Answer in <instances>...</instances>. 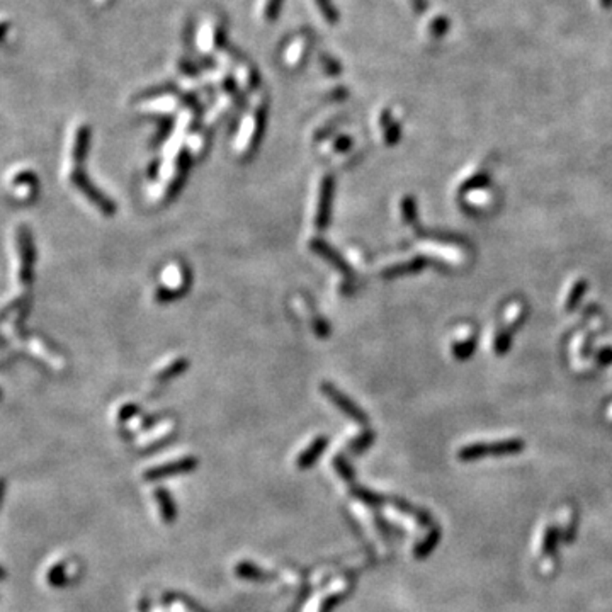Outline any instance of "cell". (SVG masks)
Segmentation results:
<instances>
[{
  "instance_id": "21",
  "label": "cell",
  "mask_w": 612,
  "mask_h": 612,
  "mask_svg": "<svg viewBox=\"0 0 612 612\" xmlns=\"http://www.w3.org/2000/svg\"><path fill=\"white\" fill-rule=\"evenodd\" d=\"M185 367H187V363H185V359L174 360V363L170 364L169 367H165V369H163L162 373L159 374V381H167V380H170V378L177 376V374H181L182 371H185Z\"/></svg>"
},
{
  "instance_id": "25",
  "label": "cell",
  "mask_w": 612,
  "mask_h": 612,
  "mask_svg": "<svg viewBox=\"0 0 612 612\" xmlns=\"http://www.w3.org/2000/svg\"><path fill=\"white\" fill-rule=\"evenodd\" d=\"M335 468L338 469V471H340V475L344 476L345 480H352V469L349 468L347 466V462L344 461V459H338V458H335Z\"/></svg>"
},
{
  "instance_id": "11",
  "label": "cell",
  "mask_w": 612,
  "mask_h": 612,
  "mask_svg": "<svg viewBox=\"0 0 612 612\" xmlns=\"http://www.w3.org/2000/svg\"><path fill=\"white\" fill-rule=\"evenodd\" d=\"M327 444H329V439H327V437H323V436L316 437V439L313 440L308 447H306L305 453L301 454V456H298V459H296L298 468L306 469V468H309V466L315 465V461L318 459L320 454L325 451Z\"/></svg>"
},
{
  "instance_id": "7",
  "label": "cell",
  "mask_w": 612,
  "mask_h": 612,
  "mask_svg": "<svg viewBox=\"0 0 612 612\" xmlns=\"http://www.w3.org/2000/svg\"><path fill=\"white\" fill-rule=\"evenodd\" d=\"M322 391L325 393V396H329L330 402L334 403L335 407H338V410H342L345 415H349V417L359 422V424H367L366 414H364L352 400H349L344 393L338 391L334 385H330V382H323Z\"/></svg>"
},
{
  "instance_id": "16",
  "label": "cell",
  "mask_w": 612,
  "mask_h": 612,
  "mask_svg": "<svg viewBox=\"0 0 612 612\" xmlns=\"http://www.w3.org/2000/svg\"><path fill=\"white\" fill-rule=\"evenodd\" d=\"M155 497L156 500H159L160 510H162V519L165 520L167 524H172L174 520H176V505H174L170 495L167 493L163 488H159V490L155 491Z\"/></svg>"
},
{
  "instance_id": "14",
  "label": "cell",
  "mask_w": 612,
  "mask_h": 612,
  "mask_svg": "<svg viewBox=\"0 0 612 612\" xmlns=\"http://www.w3.org/2000/svg\"><path fill=\"white\" fill-rule=\"evenodd\" d=\"M309 245H312V250H315L316 254H320L322 257H325V261H329L332 265H335L337 269H340L345 276L351 274V272H349L347 264H345V262L342 261V257H338V254L335 252L334 249H330L325 242H322V240H313Z\"/></svg>"
},
{
  "instance_id": "27",
  "label": "cell",
  "mask_w": 612,
  "mask_h": 612,
  "mask_svg": "<svg viewBox=\"0 0 612 612\" xmlns=\"http://www.w3.org/2000/svg\"><path fill=\"white\" fill-rule=\"evenodd\" d=\"M3 495H6V482H3V480H0V507H2Z\"/></svg>"
},
{
  "instance_id": "13",
  "label": "cell",
  "mask_w": 612,
  "mask_h": 612,
  "mask_svg": "<svg viewBox=\"0 0 612 612\" xmlns=\"http://www.w3.org/2000/svg\"><path fill=\"white\" fill-rule=\"evenodd\" d=\"M284 0H258L257 2V16L261 23L271 24L279 17L283 9Z\"/></svg>"
},
{
  "instance_id": "1",
  "label": "cell",
  "mask_w": 612,
  "mask_h": 612,
  "mask_svg": "<svg viewBox=\"0 0 612 612\" xmlns=\"http://www.w3.org/2000/svg\"><path fill=\"white\" fill-rule=\"evenodd\" d=\"M265 114H267V99H265V94L255 92L252 109H250V112L245 116V119L242 121V126H240L238 140H236L238 150L245 153L255 152V148H257L258 141L262 138V133H264Z\"/></svg>"
},
{
  "instance_id": "9",
  "label": "cell",
  "mask_w": 612,
  "mask_h": 612,
  "mask_svg": "<svg viewBox=\"0 0 612 612\" xmlns=\"http://www.w3.org/2000/svg\"><path fill=\"white\" fill-rule=\"evenodd\" d=\"M332 196H334V181H332V176H325L322 182V189H320L318 210H316V228L318 229L329 227Z\"/></svg>"
},
{
  "instance_id": "6",
  "label": "cell",
  "mask_w": 612,
  "mask_h": 612,
  "mask_svg": "<svg viewBox=\"0 0 612 612\" xmlns=\"http://www.w3.org/2000/svg\"><path fill=\"white\" fill-rule=\"evenodd\" d=\"M233 80H235L236 87L242 94H254L257 92L258 87H261V74H258L257 67L250 60L243 58L238 65L232 70Z\"/></svg>"
},
{
  "instance_id": "18",
  "label": "cell",
  "mask_w": 612,
  "mask_h": 612,
  "mask_svg": "<svg viewBox=\"0 0 612 612\" xmlns=\"http://www.w3.org/2000/svg\"><path fill=\"white\" fill-rule=\"evenodd\" d=\"M235 571L240 578H247V580L265 582V580H271L272 578L271 573L261 570V568L255 567V564H252V563H240L238 567H236Z\"/></svg>"
},
{
  "instance_id": "26",
  "label": "cell",
  "mask_w": 612,
  "mask_h": 612,
  "mask_svg": "<svg viewBox=\"0 0 612 612\" xmlns=\"http://www.w3.org/2000/svg\"><path fill=\"white\" fill-rule=\"evenodd\" d=\"M138 411V408L136 407H133V405H127V407H125V410L121 411V418L123 420H126L127 417H131V415H134Z\"/></svg>"
},
{
  "instance_id": "20",
  "label": "cell",
  "mask_w": 612,
  "mask_h": 612,
  "mask_svg": "<svg viewBox=\"0 0 612 612\" xmlns=\"http://www.w3.org/2000/svg\"><path fill=\"white\" fill-rule=\"evenodd\" d=\"M48 584L51 586H65L67 585L68 578H67V571H65V564L63 563H58L54 567L50 568L48 571Z\"/></svg>"
},
{
  "instance_id": "19",
  "label": "cell",
  "mask_w": 612,
  "mask_h": 612,
  "mask_svg": "<svg viewBox=\"0 0 612 612\" xmlns=\"http://www.w3.org/2000/svg\"><path fill=\"white\" fill-rule=\"evenodd\" d=\"M418 267H424V261H422V258H415V261L405 262V264L393 265V267L386 269V271L382 272V276H385V278H395V276L408 274V272L417 271Z\"/></svg>"
},
{
  "instance_id": "2",
  "label": "cell",
  "mask_w": 612,
  "mask_h": 612,
  "mask_svg": "<svg viewBox=\"0 0 612 612\" xmlns=\"http://www.w3.org/2000/svg\"><path fill=\"white\" fill-rule=\"evenodd\" d=\"M228 21L223 14H207L196 32V45L204 54H218L227 46Z\"/></svg>"
},
{
  "instance_id": "4",
  "label": "cell",
  "mask_w": 612,
  "mask_h": 612,
  "mask_svg": "<svg viewBox=\"0 0 612 612\" xmlns=\"http://www.w3.org/2000/svg\"><path fill=\"white\" fill-rule=\"evenodd\" d=\"M176 269L177 264L170 265L167 269V274H165V283L167 286H162L159 291L155 293L156 300L162 303V301H172L174 298H178L181 294H184L189 287V272L187 269L184 267L182 264H178V271L176 274Z\"/></svg>"
},
{
  "instance_id": "3",
  "label": "cell",
  "mask_w": 612,
  "mask_h": 612,
  "mask_svg": "<svg viewBox=\"0 0 612 612\" xmlns=\"http://www.w3.org/2000/svg\"><path fill=\"white\" fill-rule=\"evenodd\" d=\"M313 45H315V34L309 29H301L283 50V63L293 70L303 68L309 54L313 53Z\"/></svg>"
},
{
  "instance_id": "17",
  "label": "cell",
  "mask_w": 612,
  "mask_h": 612,
  "mask_svg": "<svg viewBox=\"0 0 612 612\" xmlns=\"http://www.w3.org/2000/svg\"><path fill=\"white\" fill-rule=\"evenodd\" d=\"M316 63H318L320 72L325 76H337L342 74V63L330 53H320Z\"/></svg>"
},
{
  "instance_id": "10",
  "label": "cell",
  "mask_w": 612,
  "mask_h": 612,
  "mask_svg": "<svg viewBox=\"0 0 612 612\" xmlns=\"http://www.w3.org/2000/svg\"><path fill=\"white\" fill-rule=\"evenodd\" d=\"M192 104V97H184V96H176L174 92H165L162 96L155 97V99L145 102L143 108L147 111H159V112H172L177 111L181 105Z\"/></svg>"
},
{
  "instance_id": "28",
  "label": "cell",
  "mask_w": 612,
  "mask_h": 612,
  "mask_svg": "<svg viewBox=\"0 0 612 612\" xmlns=\"http://www.w3.org/2000/svg\"><path fill=\"white\" fill-rule=\"evenodd\" d=\"M2 578H6V571H3V568L0 567V580H2Z\"/></svg>"
},
{
  "instance_id": "29",
  "label": "cell",
  "mask_w": 612,
  "mask_h": 612,
  "mask_svg": "<svg viewBox=\"0 0 612 612\" xmlns=\"http://www.w3.org/2000/svg\"><path fill=\"white\" fill-rule=\"evenodd\" d=\"M101 2H105V3H109V2H114V0H101Z\"/></svg>"
},
{
  "instance_id": "5",
  "label": "cell",
  "mask_w": 612,
  "mask_h": 612,
  "mask_svg": "<svg viewBox=\"0 0 612 612\" xmlns=\"http://www.w3.org/2000/svg\"><path fill=\"white\" fill-rule=\"evenodd\" d=\"M522 442L519 439L497 440V442H475L469 446L461 447L458 451L459 459H473L484 456V454H500V453H516L520 451Z\"/></svg>"
},
{
  "instance_id": "15",
  "label": "cell",
  "mask_w": 612,
  "mask_h": 612,
  "mask_svg": "<svg viewBox=\"0 0 612 612\" xmlns=\"http://www.w3.org/2000/svg\"><path fill=\"white\" fill-rule=\"evenodd\" d=\"M380 127L382 131V136H385L386 143L388 145L396 143V140H398V136H400V130H398V126H396V121H393L389 111H381Z\"/></svg>"
},
{
  "instance_id": "23",
  "label": "cell",
  "mask_w": 612,
  "mask_h": 612,
  "mask_svg": "<svg viewBox=\"0 0 612 612\" xmlns=\"http://www.w3.org/2000/svg\"><path fill=\"white\" fill-rule=\"evenodd\" d=\"M352 147V140L345 134H340V136H335L332 140V150L335 153H340V152H347L349 148Z\"/></svg>"
},
{
  "instance_id": "22",
  "label": "cell",
  "mask_w": 612,
  "mask_h": 612,
  "mask_svg": "<svg viewBox=\"0 0 612 612\" xmlns=\"http://www.w3.org/2000/svg\"><path fill=\"white\" fill-rule=\"evenodd\" d=\"M373 439H374V436H373V432L371 431H367V432H364L363 436L359 437V439H356L354 442H351V446H349V449H351V453H354V454H359L360 451H364L366 449L367 446H369L371 442H373Z\"/></svg>"
},
{
  "instance_id": "8",
  "label": "cell",
  "mask_w": 612,
  "mask_h": 612,
  "mask_svg": "<svg viewBox=\"0 0 612 612\" xmlns=\"http://www.w3.org/2000/svg\"><path fill=\"white\" fill-rule=\"evenodd\" d=\"M198 466V459L194 458H184L178 459V461H172L170 465L165 466H156V468L148 469L145 473V480H160V478H169L172 475H178V473H187Z\"/></svg>"
},
{
  "instance_id": "24",
  "label": "cell",
  "mask_w": 612,
  "mask_h": 612,
  "mask_svg": "<svg viewBox=\"0 0 612 612\" xmlns=\"http://www.w3.org/2000/svg\"><path fill=\"white\" fill-rule=\"evenodd\" d=\"M402 210H403V218H405V221H408V223H411V221H414V218H415V203H414V199H411V198L403 199Z\"/></svg>"
},
{
  "instance_id": "12",
  "label": "cell",
  "mask_w": 612,
  "mask_h": 612,
  "mask_svg": "<svg viewBox=\"0 0 612 612\" xmlns=\"http://www.w3.org/2000/svg\"><path fill=\"white\" fill-rule=\"evenodd\" d=\"M308 3L315 10L316 17L325 26H335L340 19L332 0H308Z\"/></svg>"
}]
</instances>
